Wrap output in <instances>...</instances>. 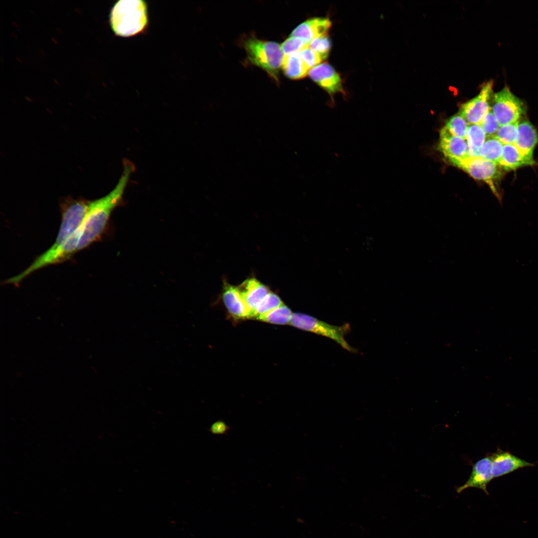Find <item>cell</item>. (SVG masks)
Here are the masks:
<instances>
[{
    "label": "cell",
    "mask_w": 538,
    "mask_h": 538,
    "mask_svg": "<svg viewBox=\"0 0 538 538\" xmlns=\"http://www.w3.org/2000/svg\"><path fill=\"white\" fill-rule=\"evenodd\" d=\"M123 172L115 187L108 194L90 201L87 213L81 228L77 251L85 249L97 239L105 229L112 212L122 202L134 165L124 159Z\"/></svg>",
    "instance_id": "1"
},
{
    "label": "cell",
    "mask_w": 538,
    "mask_h": 538,
    "mask_svg": "<svg viewBox=\"0 0 538 538\" xmlns=\"http://www.w3.org/2000/svg\"><path fill=\"white\" fill-rule=\"evenodd\" d=\"M146 3L142 0H120L111 9L110 23L118 36L129 37L143 32L148 24Z\"/></svg>",
    "instance_id": "2"
},
{
    "label": "cell",
    "mask_w": 538,
    "mask_h": 538,
    "mask_svg": "<svg viewBox=\"0 0 538 538\" xmlns=\"http://www.w3.org/2000/svg\"><path fill=\"white\" fill-rule=\"evenodd\" d=\"M243 46L249 61L265 70L275 81L282 67L284 55L277 43L250 37L243 42Z\"/></svg>",
    "instance_id": "3"
},
{
    "label": "cell",
    "mask_w": 538,
    "mask_h": 538,
    "mask_svg": "<svg viewBox=\"0 0 538 538\" xmlns=\"http://www.w3.org/2000/svg\"><path fill=\"white\" fill-rule=\"evenodd\" d=\"M449 161L474 178L485 182L501 203L502 197L496 187V183L502 177L504 170L499 163L485 159L480 156H470Z\"/></svg>",
    "instance_id": "4"
},
{
    "label": "cell",
    "mask_w": 538,
    "mask_h": 538,
    "mask_svg": "<svg viewBox=\"0 0 538 538\" xmlns=\"http://www.w3.org/2000/svg\"><path fill=\"white\" fill-rule=\"evenodd\" d=\"M80 234L81 228L64 243L57 246H52L35 259L25 270L8 279L6 282L17 284L24 278L39 269L50 265L62 263L70 259L78 251L77 246Z\"/></svg>",
    "instance_id": "5"
},
{
    "label": "cell",
    "mask_w": 538,
    "mask_h": 538,
    "mask_svg": "<svg viewBox=\"0 0 538 538\" xmlns=\"http://www.w3.org/2000/svg\"><path fill=\"white\" fill-rule=\"evenodd\" d=\"M289 324L298 329L330 338L348 351L354 353L357 352L345 339V335L350 331L349 323L335 326L308 314L294 313Z\"/></svg>",
    "instance_id": "6"
},
{
    "label": "cell",
    "mask_w": 538,
    "mask_h": 538,
    "mask_svg": "<svg viewBox=\"0 0 538 538\" xmlns=\"http://www.w3.org/2000/svg\"><path fill=\"white\" fill-rule=\"evenodd\" d=\"M90 201L66 198L62 203V221L52 246H59L67 241L82 227Z\"/></svg>",
    "instance_id": "7"
},
{
    "label": "cell",
    "mask_w": 538,
    "mask_h": 538,
    "mask_svg": "<svg viewBox=\"0 0 538 538\" xmlns=\"http://www.w3.org/2000/svg\"><path fill=\"white\" fill-rule=\"evenodd\" d=\"M491 110L500 126L520 120L525 112L523 102L505 86L492 98Z\"/></svg>",
    "instance_id": "8"
},
{
    "label": "cell",
    "mask_w": 538,
    "mask_h": 538,
    "mask_svg": "<svg viewBox=\"0 0 538 538\" xmlns=\"http://www.w3.org/2000/svg\"><path fill=\"white\" fill-rule=\"evenodd\" d=\"M493 82H487L475 97L461 105L459 115L468 124H481L484 118L491 109L490 100L492 98Z\"/></svg>",
    "instance_id": "9"
},
{
    "label": "cell",
    "mask_w": 538,
    "mask_h": 538,
    "mask_svg": "<svg viewBox=\"0 0 538 538\" xmlns=\"http://www.w3.org/2000/svg\"><path fill=\"white\" fill-rule=\"evenodd\" d=\"M308 75L333 98L337 93L345 94L343 81L339 73L329 63L324 62L310 69Z\"/></svg>",
    "instance_id": "10"
},
{
    "label": "cell",
    "mask_w": 538,
    "mask_h": 538,
    "mask_svg": "<svg viewBox=\"0 0 538 538\" xmlns=\"http://www.w3.org/2000/svg\"><path fill=\"white\" fill-rule=\"evenodd\" d=\"M438 147L448 161L469 156L467 139L452 134L445 127L440 131Z\"/></svg>",
    "instance_id": "11"
},
{
    "label": "cell",
    "mask_w": 538,
    "mask_h": 538,
    "mask_svg": "<svg viewBox=\"0 0 538 538\" xmlns=\"http://www.w3.org/2000/svg\"><path fill=\"white\" fill-rule=\"evenodd\" d=\"M492 457L491 454L477 461L473 466L470 477L463 485L456 488L460 493L468 488H477L484 491L487 495V487L494 479L491 472Z\"/></svg>",
    "instance_id": "12"
},
{
    "label": "cell",
    "mask_w": 538,
    "mask_h": 538,
    "mask_svg": "<svg viewBox=\"0 0 538 538\" xmlns=\"http://www.w3.org/2000/svg\"><path fill=\"white\" fill-rule=\"evenodd\" d=\"M491 472L493 478L507 475L520 468L533 467L534 463H530L512 454L498 448L491 454Z\"/></svg>",
    "instance_id": "13"
},
{
    "label": "cell",
    "mask_w": 538,
    "mask_h": 538,
    "mask_svg": "<svg viewBox=\"0 0 538 538\" xmlns=\"http://www.w3.org/2000/svg\"><path fill=\"white\" fill-rule=\"evenodd\" d=\"M331 24L327 17L312 18L298 25L290 36L300 38L309 44L314 38L327 34Z\"/></svg>",
    "instance_id": "14"
},
{
    "label": "cell",
    "mask_w": 538,
    "mask_h": 538,
    "mask_svg": "<svg viewBox=\"0 0 538 538\" xmlns=\"http://www.w3.org/2000/svg\"><path fill=\"white\" fill-rule=\"evenodd\" d=\"M538 143V133L528 120H520L518 127V135L514 145L524 156L534 159V150Z\"/></svg>",
    "instance_id": "15"
},
{
    "label": "cell",
    "mask_w": 538,
    "mask_h": 538,
    "mask_svg": "<svg viewBox=\"0 0 538 538\" xmlns=\"http://www.w3.org/2000/svg\"><path fill=\"white\" fill-rule=\"evenodd\" d=\"M223 299L229 313L235 319L249 318V310L238 287L225 283Z\"/></svg>",
    "instance_id": "16"
},
{
    "label": "cell",
    "mask_w": 538,
    "mask_h": 538,
    "mask_svg": "<svg viewBox=\"0 0 538 538\" xmlns=\"http://www.w3.org/2000/svg\"><path fill=\"white\" fill-rule=\"evenodd\" d=\"M243 298L249 310V318L258 304L270 292L256 278L246 280L239 287Z\"/></svg>",
    "instance_id": "17"
},
{
    "label": "cell",
    "mask_w": 538,
    "mask_h": 538,
    "mask_svg": "<svg viewBox=\"0 0 538 538\" xmlns=\"http://www.w3.org/2000/svg\"><path fill=\"white\" fill-rule=\"evenodd\" d=\"M536 162L534 159L523 155L514 144H504L499 164L504 171L515 170L525 166H532Z\"/></svg>",
    "instance_id": "18"
},
{
    "label": "cell",
    "mask_w": 538,
    "mask_h": 538,
    "mask_svg": "<svg viewBox=\"0 0 538 538\" xmlns=\"http://www.w3.org/2000/svg\"><path fill=\"white\" fill-rule=\"evenodd\" d=\"M281 68L284 74L292 80H299L305 77L310 70L300 57L299 53L284 56Z\"/></svg>",
    "instance_id": "19"
},
{
    "label": "cell",
    "mask_w": 538,
    "mask_h": 538,
    "mask_svg": "<svg viewBox=\"0 0 538 538\" xmlns=\"http://www.w3.org/2000/svg\"><path fill=\"white\" fill-rule=\"evenodd\" d=\"M486 138V134L480 125H468L466 139L470 156H479L480 150Z\"/></svg>",
    "instance_id": "20"
},
{
    "label": "cell",
    "mask_w": 538,
    "mask_h": 538,
    "mask_svg": "<svg viewBox=\"0 0 538 538\" xmlns=\"http://www.w3.org/2000/svg\"><path fill=\"white\" fill-rule=\"evenodd\" d=\"M504 145L495 136H487L480 150L479 156L499 163L502 155Z\"/></svg>",
    "instance_id": "21"
},
{
    "label": "cell",
    "mask_w": 538,
    "mask_h": 538,
    "mask_svg": "<svg viewBox=\"0 0 538 538\" xmlns=\"http://www.w3.org/2000/svg\"><path fill=\"white\" fill-rule=\"evenodd\" d=\"M293 313L290 309L282 304L256 319L267 323L285 325L290 323Z\"/></svg>",
    "instance_id": "22"
},
{
    "label": "cell",
    "mask_w": 538,
    "mask_h": 538,
    "mask_svg": "<svg viewBox=\"0 0 538 538\" xmlns=\"http://www.w3.org/2000/svg\"><path fill=\"white\" fill-rule=\"evenodd\" d=\"M280 298L275 294L270 292L257 306L252 312L250 318H257L282 305Z\"/></svg>",
    "instance_id": "23"
},
{
    "label": "cell",
    "mask_w": 538,
    "mask_h": 538,
    "mask_svg": "<svg viewBox=\"0 0 538 538\" xmlns=\"http://www.w3.org/2000/svg\"><path fill=\"white\" fill-rule=\"evenodd\" d=\"M519 122L500 126L495 136L504 144H514L518 135Z\"/></svg>",
    "instance_id": "24"
},
{
    "label": "cell",
    "mask_w": 538,
    "mask_h": 538,
    "mask_svg": "<svg viewBox=\"0 0 538 538\" xmlns=\"http://www.w3.org/2000/svg\"><path fill=\"white\" fill-rule=\"evenodd\" d=\"M468 125L462 117L457 114L447 121L445 127L452 134L466 139Z\"/></svg>",
    "instance_id": "25"
},
{
    "label": "cell",
    "mask_w": 538,
    "mask_h": 538,
    "mask_svg": "<svg viewBox=\"0 0 538 538\" xmlns=\"http://www.w3.org/2000/svg\"><path fill=\"white\" fill-rule=\"evenodd\" d=\"M309 44L303 39L290 36L281 44V48L284 56L299 53L309 47Z\"/></svg>",
    "instance_id": "26"
},
{
    "label": "cell",
    "mask_w": 538,
    "mask_h": 538,
    "mask_svg": "<svg viewBox=\"0 0 538 538\" xmlns=\"http://www.w3.org/2000/svg\"><path fill=\"white\" fill-rule=\"evenodd\" d=\"M331 45V39L327 34L313 39L310 42L309 46L325 60L330 53Z\"/></svg>",
    "instance_id": "27"
},
{
    "label": "cell",
    "mask_w": 538,
    "mask_h": 538,
    "mask_svg": "<svg viewBox=\"0 0 538 538\" xmlns=\"http://www.w3.org/2000/svg\"><path fill=\"white\" fill-rule=\"evenodd\" d=\"M480 126L485 132L486 137L495 136L500 125L494 116L491 108L482 120Z\"/></svg>",
    "instance_id": "28"
},
{
    "label": "cell",
    "mask_w": 538,
    "mask_h": 538,
    "mask_svg": "<svg viewBox=\"0 0 538 538\" xmlns=\"http://www.w3.org/2000/svg\"><path fill=\"white\" fill-rule=\"evenodd\" d=\"M299 54L304 63L310 68L320 64L324 60L323 58L317 52L309 47L302 50Z\"/></svg>",
    "instance_id": "29"
},
{
    "label": "cell",
    "mask_w": 538,
    "mask_h": 538,
    "mask_svg": "<svg viewBox=\"0 0 538 538\" xmlns=\"http://www.w3.org/2000/svg\"><path fill=\"white\" fill-rule=\"evenodd\" d=\"M229 428V426L225 422L218 420L211 425L209 431L214 434L222 435L226 433Z\"/></svg>",
    "instance_id": "30"
}]
</instances>
